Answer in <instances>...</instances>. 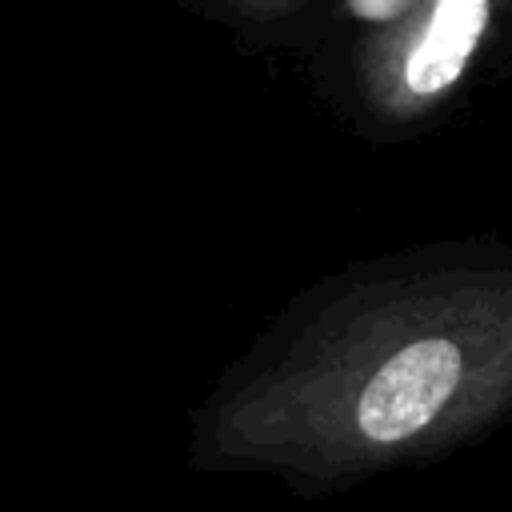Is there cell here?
Listing matches in <instances>:
<instances>
[{
	"label": "cell",
	"instance_id": "1",
	"mask_svg": "<svg viewBox=\"0 0 512 512\" xmlns=\"http://www.w3.org/2000/svg\"><path fill=\"white\" fill-rule=\"evenodd\" d=\"M512 408V268L356 284L212 412L232 468L332 480L440 452Z\"/></svg>",
	"mask_w": 512,
	"mask_h": 512
},
{
	"label": "cell",
	"instance_id": "2",
	"mask_svg": "<svg viewBox=\"0 0 512 512\" xmlns=\"http://www.w3.org/2000/svg\"><path fill=\"white\" fill-rule=\"evenodd\" d=\"M360 24L356 76L388 120H416L444 104L488 40L496 0H344Z\"/></svg>",
	"mask_w": 512,
	"mask_h": 512
},
{
	"label": "cell",
	"instance_id": "3",
	"mask_svg": "<svg viewBox=\"0 0 512 512\" xmlns=\"http://www.w3.org/2000/svg\"><path fill=\"white\" fill-rule=\"evenodd\" d=\"M224 4L248 20H280V16L296 12L304 0H224Z\"/></svg>",
	"mask_w": 512,
	"mask_h": 512
}]
</instances>
